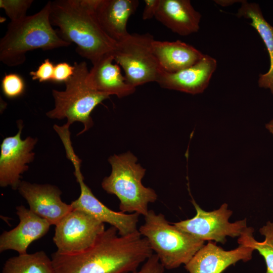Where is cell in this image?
Segmentation results:
<instances>
[{
	"label": "cell",
	"instance_id": "cell-1",
	"mask_svg": "<svg viewBox=\"0 0 273 273\" xmlns=\"http://www.w3.org/2000/svg\"><path fill=\"white\" fill-rule=\"evenodd\" d=\"M153 254L139 231L120 236L111 226L85 251L73 254L55 252L51 259L54 273H130Z\"/></svg>",
	"mask_w": 273,
	"mask_h": 273
},
{
	"label": "cell",
	"instance_id": "cell-2",
	"mask_svg": "<svg viewBox=\"0 0 273 273\" xmlns=\"http://www.w3.org/2000/svg\"><path fill=\"white\" fill-rule=\"evenodd\" d=\"M50 20L59 28V36L76 44V51L93 64L113 54L118 43L103 30L96 16L93 0L50 1Z\"/></svg>",
	"mask_w": 273,
	"mask_h": 273
},
{
	"label": "cell",
	"instance_id": "cell-3",
	"mask_svg": "<svg viewBox=\"0 0 273 273\" xmlns=\"http://www.w3.org/2000/svg\"><path fill=\"white\" fill-rule=\"evenodd\" d=\"M50 12V1L38 12L9 23L0 40V61L3 64L16 67L24 63L29 51L38 49L48 51L71 44L53 28Z\"/></svg>",
	"mask_w": 273,
	"mask_h": 273
},
{
	"label": "cell",
	"instance_id": "cell-4",
	"mask_svg": "<svg viewBox=\"0 0 273 273\" xmlns=\"http://www.w3.org/2000/svg\"><path fill=\"white\" fill-rule=\"evenodd\" d=\"M137 160L130 152L110 156L108 161L111 172L104 178L101 185L107 193L118 198L121 212L145 216L149 210L148 204L157 200V195L153 189L142 184L146 169L136 163Z\"/></svg>",
	"mask_w": 273,
	"mask_h": 273
},
{
	"label": "cell",
	"instance_id": "cell-5",
	"mask_svg": "<svg viewBox=\"0 0 273 273\" xmlns=\"http://www.w3.org/2000/svg\"><path fill=\"white\" fill-rule=\"evenodd\" d=\"M74 72L65 84L63 91L52 90L55 106L46 113L51 119L66 118L69 125L78 121L81 122L83 129L77 134H81L93 125L90 116L96 107L111 96L95 88L88 79L89 70L85 61L75 62Z\"/></svg>",
	"mask_w": 273,
	"mask_h": 273
},
{
	"label": "cell",
	"instance_id": "cell-6",
	"mask_svg": "<svg viewBox=\"0 0 273 273\" xmlns=\"http://www.w3.org/2000/svg\"><path fill=\"white\" fill-rule=\"evenodd\" d=\"M145 222L139 229L148 240L151 248L167 269L187 264L204 245V241L183 232L165 216L149 210L144 216Z\"/></svg>",
	"mask_w": 273,
	"mask_h": 273
},
{
	"label": "cell",
	"instance_id": "cell-7",
	"mask_svg": "<svg viewBox=\"0 0 273 273\" xmlns=\"http://www.w3.org/2000/svg\"><path fill=\"white\" fill-rule=\"evenodd\" d=\"M154 40L149 33H130L118 42L113 54L114 62L123 70L126 81L134 87L157 82L162 71L153 51Z\"/></svg>",
	"mask_w": 273,
	"mask_h": 273
},
{
	"label": "cell",
	"instance_id": "cell-8",
	"mask_svg": "<svg viewBox=\"0 0 273 273\" xmlns=\"http://www.w3.org/2000/svg\"><path fill=\"white\" fill-rule=\"evenodd\" d=\"M192 203L196 213L190 219L172 223L180 230L205 241H214L224 244L226 237H239L247 226V219L230 222L229 219L232 211L223 203L219 209L206 211L202 209L192 199Z\"/></svg>",
	"mask_w": 273,
	"mask_h": 273
},
{
	"label": "cell",
	"instance_id": "cell-9",
	"mask_svg": "<svg viewBox=\"0 0 273 273\" xmlns=\"http://www.w3.org/2000/svg\"><path fill=\"white\" fill-rule=\"evenodd\" d=\"M55 226L53 241L57 247L56 252L61 254L85 251L105 230L104 223L83 211L73 208Z\"/></svg>",
	"mask_w": 273,
	"mask_h": 273
},
{
	"label": "cell",
	"instance_id": "cell-10",
	"mask_svg": "<svg viewBox=\"0 0 273 273\" xmlns=\"http://www.w3.org/2000/svg\"><path fill=\"white\" fill-rule=\"evenodd\" d=\"M67 157L74 167V175L80 188L79 197L70 204L73 209L83 211L103 223L115 227L120 236H125L138 231L137 225L140 215L136 213L126 214L109 208L99 200L84 182L80 171L81 160L74 153L72 147L66 149Z\"/></svg>",
	"mask_w": 273,
	"mask_h": 273
},
{
	"label": "cell",
	"instance_id": "cell-11",
	"mask_svg": "<svg viewBox=\"0 0 273 273\" xmlns=\"http://www.w3.org/2000/svg\"><path fill=\"white\" fill-rule=\"evenodd\" d=\"M18 132L5 138L1 145L0 186H10L17 190L21 182V175L28 169V164L34 160L33 151L37 142L36 138L28 136L22 140L23 127L22 120L18 121Z\"/></svg>",
	"mask_w": 273,
	"mask_h": 273
},
{
	"label": "cell",
	"instance_id": "cell-12",
	"mask_svg": "<svg viewBox=\"0 0 273 273\" xmlns=\"http://www.w3.org/2000/svg\"><path fill=\"white\" fill-rule=\"evenodd\" d=\"M34 213L56 225L73 208L63 202L61 191L49 184H32L21 181L18 189Z\"/></svg>",
	"mask_w": 273,
	"mask_h": 273
},
{
	"label": "cell",
	"instance_id": "cell-13",
	"mask_svg": "<svg viewBox=\"0 0 273 273\" xmlns=\"http://www.w3.org/2000/svg\"><path fill=\"white\" fill-rule=\"evenodd\" d=\"M216 59L208 55L195 64L174 73L162 71L157 83L163 88L192 95L203 93L217 68Z\"/></svg>",
	"mask_w": 273,
	"mask_h": 273
},
{
	"label": "cell",
	"instance_id": "cell-14",
	"mask_svg": "<svg viewBox=\"0 0 273 273\" xmlns=\"http://www.w3.org/2000/svg\"><path fill=\"white\" fill-rule=\"evenodd\" d=\"M253 251L243 245L226 251L216 245V242L209 241L185 265V268L189 273H222L239 261L251 260Z\"/></svg>",
	"mask_w": 273,
	"mask_h": 273
},
{
	"label": "cell",
	"instance_id": "cell-15",
	"mask_svg": "<svg viewBox=\"0 0 273 273\" xmlns=\"http://www.w3.org/2000/svg\"><path fill=\"white\" fill-rule=\"evenodd\" d=\"M20 220L13 229L4 231L0 237V252L8 250L17 251L19 255L27 254V250L33 241L43 237L51 224L23 205L16 207Z\"/></svg>",
	"mask_w": 273,
	"mask_h": 273
},
{
	"label": "cell",
	"instance_id": "cell-16",
	"mask_svg": "<svg viewBox=\"0 0 273 273\" xmlns=\"http://www.w3.org/2000/svg\"><path fill=\"white\" fill-rule=\"evenodd\" d=\"M96 16L106 34L117 43L130 34L127 23L136 11L138 0H93Z\"/></svg>",
	"mask_w": 273,
	"mask_h": 273
},
{
	"label": "cell",
	"instance_id": "cell-17",
	"mask_svg": "<svg viewBox=\"0 0 273 273\" xmlns=\"http://www.w3.org/2000/svg\"><path fill=\"white\" fill-rule=\"evenodd\" d=\"M155 18L174 33L187 36L199 31L201 14L190 0H160Z\"/></svg>",
	"mask_w": 273,
	"mask_h": 273
},
{
	"label": "cell",
	"instance_id": "cell-18",
	"mask_svg": "<svg viewBox=\"0 0 273 273\" xmlns=\"http://www.w3.org/2000/svg\"><path fill=\"white\" fill-rule=\"evenodd\" d=\"M114 62L113 55L111 54L93 64L88 73L89 81L99 91L119 98L133 94L136 88L127 82L120 66Z\"/></svg>",
	"mask_w": 273,
	"mask_h": 273
},
{
	"label": "cell",
	"instance_id": "cell-19",
	"mask_svg": "<svg viewBox=\"0 0 273 273\" xmlns=\"http://www.w3.org/2000/svg\"><path fill=\"white\" fill-rule=\"evenodd\" d=\"M152 49L161 69L168 73L188 68L198 62L204 55L193 46L180 40L154 39Z\"/></svg>",
	"mask_w": 273,
	"mask_h": 273
},
{
	"label": "cell",
	"instance_id": "cell-20",
	"mask_svg": "<svg viewBox=\"0 0 273 273\" xmlns=\"http://www.w3.org/2000/svg\"><path fill=\"white\" fill-rule=\"evenodd\" d=\"M236 15L251 21L250 25L258 33L267 49L270 60L269 68L260 74L258 84L260 87L269 89L273 94V26L264 18L259 5L242 0Z\"/></svg>",
	"mask_w": 273,
	"mask_h": 273
},
{
	"label": "cell",
	"instance_id": "cell-21",
	"mask_svg": "<svg viewBox=\"0 0 273 273\" xmlns=\"http://www.w3.org/2000/svg\"><path fill=\"white\" fill-rule=\"evenodd\" d=\"M3 273H54L52 259L43 251L18 255L8 259Z\"/></svg>",
	"mask_w": 273,
	"mask_h": 273
},
{
	"label": "cell",
	"instance_id": "cell-22",
	"mask_svg": "<svg viewBox=\"0 0 273 273\" xmlns=\"http://www.w3.org/2000/svg\"><path fill=\"white\" fill-rule=\"evenodd\" d=\"M254 230L247 227L238 239V243L256 250L263 257L266 266V273H273V222L267 221L259 229L265 237L262 242L256 241L253 235Z\"/></svg>",
	"mask_w": 273,
	"mask_h": 273
},
{
	"label": "cell",
	"instance_id": "cell-23",
	"mask_svg": "<svg viewBox=\"0 0 273 273\" xmlns=\"http://www.w3.org/2000/svg\"><path fill=\"white\" fill-rule=\"evenodd\" d=\"M33 2V0H1L0 8L5 10L11 21H17L27 16V11Z\"/></svg>",
	"mask_w": 273,
	"mask_h": 273
},
{
	"label": "cell",
	"instance_id": "cell-24",
	"mask_svg": "<svg viewBox=\"0 0 273 273\" xmlns=\"http://www.w3.org/2000/svg\"><path fill=\"white\" fill-rule=\"evenodd\" d=\"M25 84L23 78L16 73L6 74L2 80V89L6 97L14 99L23 94Z\"/></svg>",
	"mask_w": 273,
	"mask_h": 273
},
{
	"label": "cell",
	"instance_id": "cell-25",
	"mask_svg": "<svg viewBox=\"0 0 273 273\" xmlns=\"http://www.w3.org/2000/svg\"><path fill=\"white\" fill-rule=\"evenodd\" d=\"M55 65L49 59H46L38 66L35 71H32L30 75L33 80H38L39 82L52 81Z\"/></svg>",
	"mask_w": 273,
	"mask_h": 273
},
{
	"label": "cell",
	"instance_id": "cell-26",
	"mask_svg": "<svg viewBox=\"0 0 273 273\" xmlns=\"http://www.w3.org/2000/svg\"><path fill=\"white\" fill-rule=\"evenodd\" d=\"M75 67L66 62L59 63L54 67L53 82L65 83L73 75Z\"/></svg>",
	"mask_w": 273,
	"mask_h": 273
},
{
	"label": "cell",
	"instance_id": "cell-27",
	"mask_svg": "<svg viewBox=\"0 0 273 273\" xmlns=\"http://www.w3.org/2000/svg\"><path fill=\"white\" fill-rule=\"evenodd\" d=\"M164 269L157 255L153 253L145 261L139 270L130 273H164Z\"/></svg>",
	"mask_w": 273,
	"mask_h": 273
},
{
	"label": "cell",
	"instance_id": "cell-28",
	"mask_svg": "<svg viewBox=\"0 0 273 273\" xmlns=\"http://www.w3.org/2000/svg\"><path fill=\"white\" fill-rule=\"evenodd\" d=\"M145 5L142 14V18L144 20L155 17L158 9L160 0H145Z\"/></svg>",
	"mask_w": 273,
	"mask_h": 273
},
{
	"label": "cell",
	"instance_id": "cell-29",
	"mask_svg": "<svg viewBox=\"0 0 273 273\" xmlns=\"http://www.w3.org/2000/svg\"><path fill=\"white\" fill-rule=\"evenodd\" d=\"M241 1L239 0H215L214 3L221 7H225L233 5L237 3H241Z\"/></svg>",
	"mask_w": 273,
	"mask_h": 273
},
{
	"label": "cell",
	"instance_id": "cell-30",
	"mask_svg": "<svg viewBox=\"0 0 273 273\" xmlns=\"http://www.w3.org/2000/svg\"><path fill=\"white\" fill-rule=\"evenodd\" d=\"M266 128L273 134V119L266 124Z\"/></svg>",
	"mask_w": 273,
	"mask_h": 273
},
{
	"label": "cell",
	"instance_id": "cell-31",
	"mask_svg": "<svg viewBox=\"0 0 273 273\" xmlns=\"http://www.w3.org/2000/svg\"><path fill=\"white\" fill-rule=\"evenodd\" d=\"M67 141H71V140H67ZM65 141V142H66V141ZM64 143H63V144H64Z\"/></svg>",
	"mask_w": 273,
	"mask_h": 273
}]
</instances>
